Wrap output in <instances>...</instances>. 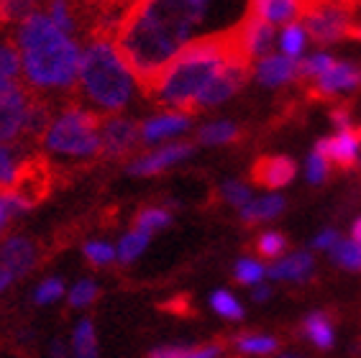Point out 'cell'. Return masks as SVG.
I'll use <instances>...</instances> for the list:
<instances>
[{"mask_svg":"<svg viewBox=\"0 0 361 358\" xmlns=\"http://www.w3.org/2000/svg\"><path fill=\"white\" fill-rule=\"evenodd\" d=\"M205 13L208 3L197 0L136 3L128 8L113 44L141 90L152 87L154 80L172 64Z\"/></svg>","mask_w":361,"mask_h":358,"instance_id":"6da1fadb","label":"cell"},{"mask_svg":"<svg viewBox=\"0 0 361 358\" xmlns=\"http://www.w3.org/2000/svg\"><path fill=\"white\" fill-rule=\"evenodd\" d=\"M233 59L249 62L238 51L236 34L233 28L223 34H210L192 39L182 47V51L172 59L164 72H161L149 90H144L154 103L172 108L174 113H195V100L202 92V87L221 72L223 67ZM251 64V62H249Z\"/></svg>","mask_w":361,"mask_h":358,"instance_id":"7a4b0ae2","label":"cell"},{"mask_svg":"<svg viewBox=\"0 0 361 358\" xmlns=\"http://www.w3.org/2000/svg\"><path fill=\"white\" fill-rule=\"evenodd\" d=\"M26 85L34 92H56L72 90L80 75L82 47L62 34L44 11H34L26 21L16 26L13 36Z\"/></svg>","mask_w":361,"mask_h":358,"instance_id":"3957f363","label":"cell"},{"mask_svg":"<svg viewBox=\"0 0 361 358\" xmlns=\"http://www.w3.org/2000/svg\"><path fill=\"white\" fill-rule=\"evenodd\" d=\"M77 87L80 97L92 105L97 116L116 113L131 103L133 75L126 67L116 44L108 39H90L85 44Z\"/></svg>","mask_w":361,"mask_h":358,"instance_id":"277c9868","label":"cell"},{"mask_svg":"<svg viewBox=\"0 0 361 358\" xmlns=\"http://www.w3.org/2000/svg\"><path fill=\"white\" fill-rule=\"evenodd\" d=\"M100 125H103V118L92 108L72 103L64 108L62 116L51 121L44 136V146L56 156H95L100 154Z\"/></svg>","mask_w":361,"mask_h":358,"instance_id":"5b68a950","label":"cell"},{"mask_svg":"<svg viewBox=\"0 0 361 358\" xmlns=\"http://www.w3.org/2000/svg\"><path fill=\"white\" fill-rule=\"evenodd\" d=\"M351 6H338V3H305L300 8V26L305 28L315 44H334L351 31Z\"/></svg>","mask_w":361,"mask_h":358,"instance_id":"8992f818","label":"cell"},{"mask_svg":"<svg viewBox=\"0 0 361 358\" xmlns=\"http://www.w3.org/2000/svg\"><path fill=\"white\" fill-rule=\"evenodd\" d=\"M249 75H251L249 62H241V59L228 62L205 87H202V92L197 95V100H195V111H197V108H213V105H221L223 100L233 97L238 90L246 85Z\"/></svg>","mask_w":361,"mask_h":358,"instance_id":"52a82bcc","label":"cell"},{"mask_svg":"<svg viewBox=\"0 0 361 358\" xmlns=\"http://www.w3.org/2000/svg\"><path fill=\"white\" fill-rule=\"evenodd\" d=\"M31 97H34V90L26 82H18L6 92H0V146L23 133Z\"/></svg>","mask_w":361,"mask_h":358,"instance_id":"ba28073f","label":"cell"},{"mask_svg":"<svg viewBox=\"0 0 361 358\" xmlns=\"http://www.w3.org/2000/svg\"><path fill=\"white\" fill-rule=\"evenodd\" d=\"M233 34H236L238 51L249 62H254L257 56L264 59V54L271 49V44H274V28H271V23H267L264 18H259L254 11H246L241 23L233 26Z\"/></svg>","mask_w":361,"mask_h":358,"instance_id":"9c48e42d","label":"cell"},{"mask_svg":"<svg viewBox=\"0 0 361 358\" xmlns=\"http://www.w3.org/2000/svg\"><path fill=\"white\" fill-rule=\"evenodd\" d=\"M141 138V125L131 118L111 116L105 118L100 125V152L108 159H118L128 154L133 146L139 144Z\"/></svg>","mask_w":361,"mask_h":358,"instance_id":"30bf717a","label":"cell"},{"mask_svg":"<svg viewBox=\"0 0 361 358\" xmlns=\"http://www.w3.org/2000/svg\"><path fill=\"white\" fill-rule=\"evenodd\" d=\"M315 152L323 154L328 164H336L338 169H351L361 154V128H348L331 138H323L315 144Z\"/></svg>","mask_w":361,"mask_h":358,"instance_id":"8fae6325","label":"cell"},{"mask_svg":"<svg viewBox=\"0 0 361 358\" xmlns=\"http://www.w3.org/2000/svg\"><path fill=\"white\" fill-rule=\"evenodd\" d=\"M295 172H298V166L290 156H282V154L262 156L251 166V179H254V185L267 187V190H282L295 179Z\"/></svg>","mask_w":361,"mask_h":358,"instance_id":"7c38bea8","label":"cell"},{"mask_svg":"<svg viewBox=\"0 0 361 358\" xmlns=\"http://www.w3.org/2000/svg\"><path fill=\"white\" fill-rule=\"evenodd\" d=\"M36 266V246L28 238L13 235L0 246V268L11 276H21Z\"/></svg>","mask_w":361,"mask_h":358,"instance_id":"4fadbf2b","label":"cell"},{"mask_svg":"<svg viewBox=\"0 0 361 358\" xmlns=\"http://www.w3.org/2000/svg\"><path fill=\"white\" fill-rule=\"evenodd\" d=\"M190 154H192V144L161 146V149H157V152H149L146 156L136 159L128 172H131V174H157V172H164L167 166L177 164V161H182V159H188Z\"/></svg>","mask_w":361,"mask_h":358,"instance_id":"5bb4252c","label":"cell"},{"mask_svg":"<svg viewBox=\"0 0 361 358\" xmlns=\"http://www.w3.org/2000/svg\"><path fill=\"white\" fill-rule=\"evenodd\" d=\"M361 85V69L354 64L346 62H336L334 67L328 69L326 75L318 77L313 85V90H318V95H338V92H348V90H356Z\"/></svg>","mask_w":361,"mask_h":358,"instance_id":"9a60e30c","label":"cell"},{"mask_svg":"<svg viewBox=\"0 0 361 358\" xmlns=\"http://www.w3.org/2000/svg\"><path fill=\"white\" fill-rule=\"evenodd\" d=\"M31 146L21 141L18 146L3 144L0 146V190H13L23 177V169L31 161V154L26 152Z\"/></svg>","mask_w":361,"mask_h":358,"instance_id":"2e32d148","label":"cell"},{"mask_svg":"<svg viewBox=\"0 0 361 358\" xmlns=\"http://www.w3.org/2000/svg\"><path fill=\"white\" fill-rule=\"evenodd\" d=\"M257 80L267 87H279V85L298 80V62L285 54H269L257 64Z\"/></svg>","mask_w":361,"mask_h":358,"instance_id":"e0dca14e","label":"cell"},{"mask_svg":"<svg viewBox=\"0 0 361 358\" xmlns=\"http://www.w3.org/2000/svg\"><path fill=\"white\" fill-rule=\"evenodd\" d=\"M192 118L185 113H164V116H154L141 125V141H161V138L177 136V133L188 131Z\"/></svg>","mask_w":361,"mask_h":358,"instance_id":"ac0fdd59","label":"cell"},{"mask_svg":"<svg viewBox=\"0 0 361 358\" xmlns=\"http://www.w3.org/2000/svg\"><path fill=\"white\" fill-rule=\"evenodd\" d=\"M21 54L13 39H0V92L21 82Z\"/></svg>","mask_w":361,"mask_h":358,"instance_id":"d6986e66","label":"cell"},{"mask_svg":"<svg viewBox=\"0 0 361 358\" xmlns=\"http://www.w3.org/2000/svg\"><path fill=\"white\" fill-rule=\"evenodd\" d=\"M300 8L302 3H292V0H259V3H251L249 11L264 18L267 23H287L292 21L295 16H300Z\"/></svg>","mask_w":361,"mask_h":358,"instance_id":"ffe728a7","label":"cell"},{"mask_svg":"<svg viewBox=\"0 0 361 358\" xmlns=\"http://www.w3.org/2000/svg\"><path fill=\"white\" fill-rule=\"evenodd\" d=\"M285 210V197L282 195H264V197H257L251 200L249 205L241 210V221L254 226V223L269 221L274 215H279Z\"/></svg>","mask_w":361,"mask_h":358,"instance_id":"44dd1931","label":"cell"},{"mask_svg":"<svg viewBox=\"0 0 361 358\" xmlns=\"http://www.w3.org/2000/svg\"><path fill=\"white\" fill-rule=\"evenodd\" d=\"M313 271V256L310 254H292L267 271L271 279H305Z\"/></svg>","mask_w":361,"mask_h":358,"instance_id":"7402d4cb","label":"cell"},{"mask_svg":"<svg viewBox=\"0 0 361 358\" xmlns=\"http://www.w3.org/2000/svg\"><path fill=\"white\" fill-rule=\"evenodd\" d=\"M302 331H305V335L310 338L318 348H331V345H334V325H331L326 312H313V315L305 320Z\"/></svg>","mask_w":361,"mask_h":358,"instance_id":"603a6c76","label":"cell"},{"mask_svg":"<svg viewBox=\"0 0 361 358\" xmlns=\"http://www.w3.org/2000/svg\"><path fill=\"white\" fill-rule=\"evenodd\" d=\"M238 136H241V131L231 121H218V123L202 125L200 133H197V141L208 146H218V144H231Z\"/></svg>","mask_w":361,"mask_h":358,"instance_id":"cb8c5ba5","label":"cell"},{"mask_svg":"<svg viewBox=\"0 0 361 358\" xmlns=\"http://www.w3.org/2000/svg\"><path fill=\"white\" fill-rule=\"evenodd\" d=\"M75 358H97V343H95V325L92 320H80L75 328Z\"/></svg>","mask_w":361,"mask_h":358,"instance_id":"d4e9b609","label":"cell"},{"mask_svg":"<svg viewBox=\"0 0 361 358\" xmlns=\"http://www.w3.org/2000/svg\"><path fill=\"white\" fill-rule=\"evenodd\" d=\"M47 13L62 34H67L70 39L77 34V6H70V3H51Z\"/></svg>","mask_w":361,"mask_h":358,"instance_id":"484cf974","label":"cell"},{"mask_svg":"<svg viewBox=\"0 0 361 358\" xmlns=\"http://www.w3.org/2000/svg\"><path fill=\"white\" fill-rule=\"evenodd\" d=\"M169 223H172V215H169L164 207H149V210H141V213L133 218V230H141V233L152 235V230L169 226Z\"/></svg>","mask_w":361,"mask_h":358,"instance_id":"4316f807","label":"cell"},{"mask_svg":"<svg viewBox=\"0 0 361 358\" xmlns=\"http://www.w3.org/2000/svg\"><path fill=\"white\" fill-rule=\"evenodd\" d=\"M336 59L326 51H318V54L307 56L302 62H298V77L300 80H318L328 72V69L334 67Z\"/></svg>","mask_w":361,"mask_h":358,"instance_id":"83f0119b","label":"cell"},{"mask_svg":"<svg viewBox=\"0 0 361 358\" xmlns=\"http://www.w3.org/2000/svg\"><path fill=\"white\" fill-rule=\"evenodd\" d=\"M236 348L249 356H269L279 348L277 338L271 335H241L236 338Z\"/></svg>","mask_w":361,"mask_h":358,"instance_id":"f1b7e54d","label":"cell"},{"mask_svg":"<svg viewBox=\"0 0 361 358\" xmlns=\"http://www.w3.org/2000/svg\"><path fill=\"white\" fill-rule=\"evenodd\" d=\"M146 246H149V235L141 233V230H131V233L123 235V241L116 251V259H121V264H131L133 259H139L144 254Z\"/></svg>","mask_w":361,"mask_h":358,"instance_id":"f546056e","label":"cell"},{"mask_svg":"<svg viewBox=\"0 0 361 358\" xmlns=\"http://www.w3.org/2000/svg\"><path fill=\"white\" fill-rule=\"evenodd\" d=\"M305 28L300 26V23H290V26L282 31L279 36V49H282V54L290 56V59H298L302 54V49H305Z\"/></svg>","mask_w":361,"mask_h":358,"instance_id":"4dcf8cb0","label":"cell"},{"mask_svg":"<svg viewBox=\"0 0 361 358\" xmlns=\"http://www.w3.org/2000/svg\"><path fill=\"white\" fill-rule=\"evenodd\" d=\"M334 261L343 268H354L361 271V246L356 241H338V246L331 251Z\"/></svg>","mask_w":361,"mask_h":358,"instance_id":"1f68e13d","label":"cell"},{"mask_svg":"<svg viewBox=\"0 0 361 358\" xmlns=\"http://www.w3.org/2000/svg\"><path fill=\"white\" fill-rule=\"evenodd\" d=\"M210 307H213L218 315L231 317V320H238V317H243L241 302H238V300L231 295V292H223V290L213 292V295H210Z\"/></svg>","mask_w":361,"mask_h":358,"instance_id":"d6a6232c","label":"cell"},{"mask_svg":"<svg viewBox=\"0 0 361 358\" xmlns=\"http://www.w3.org/2000/svg\"><path fill=\"white\" fill-rule=\"evenodd\" d=\"M285 248H287L285 235L277 233V230H267V233L259 235V241H257V251L262 256H269V259L279 256L282 251H285Z\"/></svg>","mask_w":361,"mask_h":358,"instance_id":"836d02e7","label":"cell"},{"mask_svg":"<svg viewBox=\"0 0 361 358\" xmlns=\"http://www.w3.org/2000/svg\"><path fill=\"white\" fill-rule=\"evenodd\" d=\"M264 266L259 261H254V259H243V261L236 264V282L241 284H257L264 279Z\"/></svg>","mask_w":361,"mask_h":358,"instance_id":"e575fe53","label":"cell"},{"mask_svg":"<svg viewBox=\"0 0 361 358\" xmlns=\"http://www.w3.org/2000/svg\"><path fill=\"white\" fill-rule=\"evenodd\" d=\"M223 197L233 207H241V210L251 202L249 187L243 185V182H236V179H228V182L223 185Z\"/></svg>","mask_w":361,"mask_h":358,"instance_id":"d590c367","label":"cell"},{"mask_svg":"<svg viewBox=\"0 0 361 358\" xmlns=\"http://www.w3.org/2000/svg\"><path fill=\"white\" fill-rule=\"evenodd\" d=\"M85 259L92 264V266H103V264H111L116 259V248L108 246V243H87L85 246Z\"/></svg>","mask_w":361,"mask_h":358,"instance_id":"8d00e7d4","label":"cell"},{"mask_svg":"<svg viewBox=\"0 0 361 358\" xmlns=\"http://www.w3.org/2000/svg\"><path fill=\"white\" fill-rule=\"evenodd\" d=\"M97 295V287L92 279H82V282H77L70 292V304L72 307H85V304H90Z\"/></svg>","mask_w":361,"mask_h":358,"instance_id":"74e56055","label":"cell"},{"mask_svg":"<svg viewBox=\"0 0 361 358\" xmlns=\"http://www.w3.org/2000/svg\"><path fill=\"white\" fill-rule=\"evenodd\" d=\"M328 169H331V164H328L326 159H323V154L313 152V154H310V156H307V166H305V172H307V179H310L313 185H320V182H326Z\"/></svg>","mask_w":361,"mask_h":358,"instance_id":"f35d334b","label":"cell"},{"mask_svg":"<svg viewBox=\"0 0 361 358\" xmlns=\"http://www.w3.org/2000/svg\"><path fill=\"white\" fill-rule=\"evenodd\" d=\"M62 295H64V284L59 282V279H44V282L39 284V290H36V302L49 304V302H54V300H59Z\"/></svg>","mask_w":361,"mask_h":358,"instance_id":"ab89813d","label":"cell"},{"mask_svg":"<svg viewBox=\"0 0 361 358\" xmlns=\"http://www.w3.org/2000/svg\"><path fill=\"white\" fill-rule=\"evenodd\" d=\"M223 353V348L218 343L213 345H197V348H182V353L177 358H218Z\"/></svg>","mask_w":361,"mask_h":358,"instance_id":"60d3db41","label":"cell"},{"mask_svg":"<svg viewBox=\"0 0 361 358\" xmlns=\"http://www.w3.org/2000/svg\"><path fill=\"white\" fill-rule=\"evenodd\" d=\"M338 233H336V230H323V233L318 235V238H315L313 241V246L315 248H320V251H323V248H331V251H334L336 246H338Z\"/></svg>","mask_w":361,"mask_h":358,"instance_id":"b9f144b4","label":"cell"},{"mask_svg":"<svg viewBox=\"0 0 361 358\" xmlns=\"http://www.w3.org/2000/svg\"><path fill=\"white\" fill-rule=\"evenodd\" d=\"M351 241H356L361 246V218L351 226Z\"/></svg>","mask_w":361,"mask_h":358,"instance_id":"7bdbcfd3","label":"cell"},{"mask_svg":"<svg viewBox=\"0 0 361 358\" xmlns=\"http://www.w3.org/2000/svg\"><path fill=\"white\" fill-rule=\"evenodd\" d=\"M51 358H67V351H64L62 343H54V345H51Z\"/></svg>","mask_w":361,"mask_h":358,"instance_id":"ee69618b","label":"cell"},{"mask_svg":"<svg viewBox=\"0 0 361 358\" xmlns=\"http://www.w3.org/2000/svg\"><path fill=\"white\" fill-rule=\"evenodd\" d=\"M11 279H13V276L8 274V271H3V268H0V292L6 290L8 284H11Z\"/></svg>","mask_w":361,"mask_h":358,"instance_id":"f6af8a7d","label":"cell"},{"mask_svg":"<svg viewBox=\"0 0 361 358\" xmlns=\"http://www.w3.org/2000/svg\"><path fill=\"white\" fill-rule=\"evenodd\" d=\"M267 297H269V287H259V290L254 292V300H257V302H262Z\"/></svg>","mask_w":361,"mask_h":358,"instance_id":"bcb514c9","label":"cell"},{"mask_svg":"<svg viewBox=\"0 0 361 358\" xmlns=\"http://www.w3.org/2000/svg\"><path fill=\"white\" fill-rule=\"evenodd\" d=\"M348 36H351V39H356V42H361V26H351Z\"/></svg>","mask_w":361,"mask_h":358,"instance_id":"7dc6e473","label":"cell"}]
</instances>
